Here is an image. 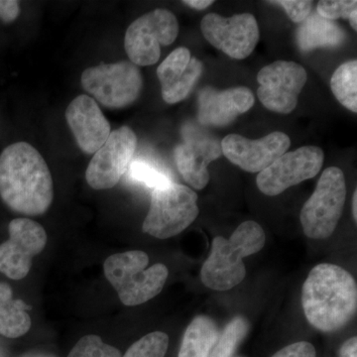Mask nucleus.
<instances>
[{
	"label": "nucleus",
	"mask_w": 357,
	"mask_h": 357,
	"mask_svg": "<svg viewBox=\"0 0 357 357\" xmlns=\"http://www.w3.org/2000/svg\"><path fill=\"white\" fill-rule=\"evenodd\" d=\"M265 241L264 230L253 220L241 223L229 239L215 237L201 270L204 285L211 290L227 291L241 284L246 274L243 258L259 252Z\"/></svg>",
	"instance_id": "7ed1b4c3"
},
{
	"label": "nucleus",
	"mask_w": 357,
	"mask_h": 357,
	"mask_svg": "<svg viewBox=\"0 0 357 357\" xmlns=\"http://www.w3.org/2000/svg\"><path fill=\"white\" fill-rule=\"evenodd\" d=\"M198 119L208 128L229 126L255 105V96L245 86L218 91L206 86L199 91Z\"/></svg>",
	"instance_id": "dca6fc26"
},
{
	"label": "nucleus",
	"mask_w": 357,
	"mask_h": 357,
	"mask_svg": "<svg viewBox=\"0 0 357 357\" xmlns=\"http://www.w3.org/2000/svg\"><path fill=\"white\" fill-rule=\"evenodd\" d=\"M68 357H122L116 347L102 342L95 335L82 337L73 347Z\"/></svg>",
	"instance_id": "bb28decb"
},
{
	"label": "nucleus",
	"mask_w": 357,
	"mask_h": 357,
	"mask_svg": "<svg viewBox=\"0 0 357 357\" xmlns=\"http://www.w3.org/2000/svg\"><path fill=\"white\" fill-rule=\"evenodd\" d=\"M137 147V137L128 126L112 131L109 137L93 154L86 169V178L93 189L115 187L128 171Z\"/></svg>",
	"instance_id": "1a4fd4ad"
},
{
	"label": "nucleus",
	"mask_w": 357,
	"mask_h": 357,
	"mask_svg": "<svg viewBox=\"0 0 357 357\" xmlns=\"http://www.w3.org/2000/svg\"><path fill=\"white\" fill-rule=\"evenodd\" d=\"M65 115L77 145L86 154H95L112 133L109 121L91 96H77L66 109Z\"/></svg>",
	"instance_id": "2eb2a0df"
},
{
	"label": "nucleus",
	"mask_w": 357,
	"mask_h": 357,
	"mask_svg": "<svg viewBox=\"0 0 357 357\" xmlns=\"http://www.w3.org/2000/svg\"><path fill=\"white\" fill-rule=\"evenodd\" d=\"M344 30L333 20L321 17L318 13L310 14L297 31L301 50L310 52L324 47H337L344 43Z\"/></svg>",
	"instance_id": "a211bd4d"
},
{
	"label": "nucleus",
	"mask_w": 357,
	"mask_h": 357,
	"mask_svg": "<svg viewBox=\"0 0 357 357\" xmlns=\"http://www.w3.org/2000/svg\"><path fill=\"white\" fill-rule=\"evenodd\" d=\"M192 56L189 49L178 47L159 66L157 77L161 84L162 91L172 88L184 75Z\"/></svg>",
	"instance_id": "5701e85b"
},
{
	"label": "nucleus",
	"mask_w": 357,
	"mask_h": 357,
	"mask_svg": "<svg viewBox=\"0 0 357 357\" xmlns=\"http://www.w3.org/2000/svg\"><path fill=\"white\" fill-rule=\"evenodd\" d=\"M8 232V241L0 244V272L21 280L31 270L33 258L44 250L48 237L44 227L30 218H15Z\"/></svg>",
	"instance_id": "f8f14e48"
},
{
	"label": "nucleus",
	"mask_w": 357,
	"mask_h": 357,
	"mask_svg": "<svg viewBox=\"0 0 357 357\" xmlns=\"http://www.w3.org/2000/svg\"><path fill=\"white\" fill-rule=\"evenodd\" d=\"M222 155L234 165L249 173H260L287 152L291 140L287 134L276 131L258 140H251L238 134L223 138Z\"/></svg>",
	"instance_id": "4468645a"
},
{
	"label": "nucleus",
	"mask_w": 357,
	"mask_h": 357,
	"mask_svg": "<svg viewBox=\"0 0 357 357\" xmlns=\"http://www.w3.org/2000/svg\"><path fill=\"white\" fill-rule=\"evenodd\" d=\"M21 357H57L54 356V354H48V352L43 351H31L28 352V354H25L24 356Z\"/></svg>",
	"instance_id": "72a5a7b5"
},
{
	"label": "nucleus",
	"mask_w": 357,
	"mask_h": 357,
	"mask_svg": "<svg viewBox=\"0 0 357 357\" xmlns=\"http://www.w3.org/2000/svg\"><path fill=\"white\" fill-rule=\"evenodd\" d=\"M0 198L10 210L31 217L50 208L54 199L50 169L29 143H13L0 154Z\"/></svg>",
	"instance_id": "f257e3e1"
},
{
	"label": "nucleus",
	"mask_w": 357,
	"mask_h": 357,
	"mask_svg": "<svg viewBox=\"0 0 357 357\" xmlns=\"http://www.w3.org/2000/svg\"><path fill=\"white\" fill-rule=\"evenodd\" d=\"M352 215H354V222H357V190L354 192L352 197Z\"/></svg>",
	"instance_id": "f704fd0d"
},
{
	"label": "nucleus",
	"mask_w": 357,
	"mask_h": 357,
	"mask_svg": "<svg viewBox=\"0 0 357 357\" xmlns=\"http://www.w3.org/2000/svg\"><path fill=\"white\" fill-rule=\"evenodd\" d=\"M20 15V3L16 0H0V20L13 23Z\"/></svg>",
	"instance_id": "7c9ffc66"
},
{
	"label": "nucleus",
	"mask_w": 357,
	"mask_h": 357,
	"mask_svg": "<svg viewBox=\"0 0 357 357\" xmlns=\"http://www.w3.org/2000/svg\"><path fill=\"white\" fill-rule=\"evenodd\" d=\"M356 0H323L319 2L317 13L321 17L328 20L335 21L338 18L349 20L351 14L356 11Z\"/></svg>",
	"instance_id": "cd10ccee"
},
{
	"label": "nucleus",
	"mask_w": 357,
	"mask_h": 357,
	"mask_svg": "<svg viewBox=\"0 0 357 357\" xmlns=\"http://www.w3.org/2000/svg\"><path fill=\"white\" fill-rule=\"evenodd\" d=\"M218 337L220 331L213 319L196 317L185 330L178 357H208Z\"/></svg>",
	"instance_id": "aec40b11"
},
{
	"label": "nucleus",
	"mask_w": 357,
	"mask_h": 357,
	"mask_svg": "<svg viewBox=\"0 0 357 357\" xmlns=\"http://www.w3.org/2000/svg\"><path fill=\"white\" fill-rule=\"evenodd\" d=\"M335 98L351 112H357V61L351 60L337 68L331 79Z\"/></svg>",
	"instance_id": "412c9836"
},
{
	"label": "nucleus",
	"mask_w": 357,
	"mask_h": 357,
	"mask_svg": "<svg viewBox=\"0 0 357 357\" xmlns=\"http://www.w3.org/2000/svg\"><path fill=\"white\" fill-rule=\"evenodd\" d=\"M271 357H316V349L310 342H295L284 347Z\"/></svg>",
	"instance_id": "c756f323"
},
{
	"label": "nucleus",
	"mask_w": 357,
	"mask_h": 357,
	"mask_svg": "<svg viewBox=\"0 0 357 357\" xmlns=\"http://www.w3.org/2000/svg\"><path fill=\"white\" fill-rule=\"evenodd\" d=\"M268 2L283 7L290 20L295 23H302L306 20L312 8V1L306 0H276Z\"/></svg>",
	"instance_id": "c85d7f7f"
},
{
	"label": "nucleus",
	"mask_w": 357,
	"mask_h": 357,
	"mask_svg": "<svg viewBox=\"0 0 357 357\" xmlns=\"http://www.w3.org/2000/svg\"><path fill=\"white\" fill-rule=\"evenodd\" d=\"M81 83L96 102L112 109L132 105L143 88L140 69L130 61L88 68L82 74Z\"/></svg>",
	"instance_id": "0eeeda50"
},
{
	"label": "nucleus",
	"mask_w": 357,
	"mask_h": 357,
	"mask_svg": "<svg viewBox=\"0 0 357 357\" xmlns=\"http://www.w3.org/2000/svg\"><path fill=\"white\" fill-rule=\"evenodd\" d=\"M324 163V151L317 146H303L286 152L258 174V189L266 196H278L293 185L316 177Z\"/></svg>",
	"instance_id": "9b49d317"
},
{
	"label": "nucleus",
	"mask_w": 357,
	"mask_h": 357,
	"mask_svg": "<svg viewBox=\"0 0 357 357\" xmlns=\"http://www.w3.org/2000/svg\"><path fill=\"white\" fill-rule=\"evenodd\" d=\"M302 305L307 321L314 328L324 333L337 332L356 316V282L337 265H317L303 285Z\"/></svg>",
	"instance_id": "f03ea898"
},
{
	"label": "nucleus",
	"mask_w": 357,
	"mask_h": 357,
	"mask_svg": "<svg viewBox=\"0 0 357 357\" xmlns=\"http://www.w3.org/2000/svg\"><path fill=\"white\" fill-rule=\"evenodd\" d=\"M222 156V145L211 137L189 138L175 149L178 172L188 184L197 190L204 189L208 184V166Z\"/></svg>",
	"instance_id": "f3484780"
},
{
	"label": "nucleus",
	"mask_w": 357,
	"mask_h": 357,
	"mask_svg": "<svg viewBox=\"0 0 357 357\" xmlns=\"http://www.w3.org/2000/svg\"><path fill=\"white\" fill-rule=\"evenodd\" d=\"M307 79L303 66L292 61H276L258 73V98L271 112L291 114L297 107L298 98Z\"/></svg>",
	"instance_id": "9d476101"
},
{
	"label": "nucleus",
	"mask_w": 357,
	"mask_h": 357,
	"mask_svg": "<svg viewBox=\"0 0 357 357\" xmlns=\"http://www.w3.org/2000/svg\"><path fill=\"white\" fill-rule=\"evenodd\" d=\"M128 172L131 180L142 183L153 190L173 182L166 173L162 172L152 164L144 161L131 162Z\"/></svg>",
	"instance_id": "a878e982"
},
{
	"label": "nucleus",
	"mask_w": 357,
	"mask_h": 357,
	"mask_svg": "<svg viewBox=\"0 0 357 357\" xmlns=\"http://www.w3.org/2000/svg\"><path fill=\"white\" fill-rule=\"evenodd\" d=\"M168 345L165 333H150L134 342L122 357H165Z\"/></svg>",
	"instance_id": "393cba45"
},
{
	"label": "nucleus",
	"mask_w": 357,
	"mask_h": 357,
	"mask_svg": "<svg viewBox=\"0 0 357 357\" xmlns=\"http://www.w3.org/2000/svg\"><path fill=\"white\" fill-rule=\"evenodd\" d=\"M178 34L175 14L167 9H155L129 25L124 37V48L134 65H155L161 56V47L174 43Z\"/></svg>",
	"instance_id": "6e6552de"
},
{
	"label": "nucleus",
	"mask_w": 357,
	"mask_h": 357,
	"mask_svg": "<svg viewBox=\"0 0 357 357\" xmlns=\"http://www.w3.org/2000/svg\"><path fill=\"white\" fill-rule=\"evenodd\" d=\"M197 203L198 196L187 185L172 182L154 189L143 232L159 239L178 236L198 218Z\"/></svg>",
	"instance_id": "39448f33"
},
{
	"label": "nucleus",
	"mask_w": 357,
	"mask_h": 357,
	"mask_svg": "<svg viewBox=\"0 0 357 357\" xmlns=\"http://www.w3.org/2000/svg\"><path fill=\"white\" fill-rule=\"evenodd\" d=\"M32 307L20 299H14L13 289L0 282V335L8 338L22 337L31 328L28 311Z\"/></svg>",
	"instance_id": "6ab92c4d"
},
{
	"label": "nucleus",
	"mask_w": 357,
	"mask_h": 357,
	"mask_svg": "<svg viewBox=\"0 0 357 357\" xmlns=\"http://www.w3.org/2000/svg\"><path fill=\"white\" fill-rule=\"evenodd\" d=\"M148 264L149 257L140 250L116 253L105 260V278L126 306L144 304L163 290L168 278V268L161 263L149 268Z\"/></svg>",
	"instance_id": "20e7f679"
},
{
	"label": "nucleus",
	"mask_w": 357,
	"mask_h": 357,
	"mask_svg": "<svg viewBox=\"0 0 357 357\" xmlns=\"http://www.w3.org/2000/svg\"><path fill=\"white\" fill-rule=\"evenodd\" d=\"M248 319L243 317L231 319L222 333H220L217 344L211 349L208 357H231L248 335Z\"/></svg>",
	"instance_id": "4be33fe9"
},
{
	"label": "nucleus",
	"mask_w": 357,
	"mask_h": 357,
	"mask_svg": "<svg viewBox=\"0 0 357 357\" xmlns=\"http://www.w3.org/2000/svg\"><path fill=\"white\" fill-rule=\"evenodd\" d=\"M213 2L215 1H211V0H185V1H183V3L197 9V10H204L213 4Z\"/></svg>",
	"instance_id": "473e14b6"
},
{
	"label": "nucleus",
	"mask_w": 357,
	"mask_h": 357,
	"mask_svg": "<svg viewBox=\"0 0 357 357\" xmlns=\"http://www.w3.org/2000/svg\"><path fill=\"white\" fill-rule=\"evenodd\" d=\"M201 29L208 43L236 60L249 57L259 40L257 21L250 13L227 18L208 13L202 20Z\"/></svg>",
	"instance_id": "ddd939ff"
},
{
	"label": "nucleus",
	"mask_w": 357,
	"mask_h": 357,
	"mask_svg": "<svg viewBox=\"0 0 357 357\" xmlns=\"http://www.w3.org/2000/svg\"><path fill=\"white\" fill-rule=\"evenodd\" d=\"M347 199L344 174L337 167L326 169L316 190L301 211L300 220L306 236L326 239L337 229Z\"/></svg>",
	"instance_id": "423d86ee"
},
{
	"label": "nucleus",
	"mask_w": 357,
	"mask_h": 357,
	"mask_svg": "<svg viewBox=\"0 0 357 357\" xmlns=\"http://www.w3.org/2000/svg\"><path fill=\"white\" fill-rule=\"evenodd\" d=\"M340 357H357V338L347 340L340 347Z\"/></svg>",
	"instance_id": "2f4dec72"
},
{
	"label": "nucleus",
	"mask_w": 357,
	"mask_h": 357,
	"mask_svg": "<svg viewBox=\"0 0 357 357\" xmlns=\"http://www.w3.org/2000/svg\"><path fill=\"white\" fill-rule=\"evenodd\" d=\"M203 63L199 59L192 57L184 75L181 77L172 88L162 91V98L169 105H174L184 100L191 93L195 84L203 74Z\"/></svg>",
	"instance_id": "b1692460"
},
{
	"label": "nucleus",
	"mask_w": 357,
	"mask_h": 357,
	"mask_svg": "<svg viewBox=\"0 0 357 357\" xmlns=\"http://www.w3.org/2000/svg\"><path fill=\"white\" fill-rule=\"evenodd\" d=\"M349 20L352 29H354V31H357V10L354 11V13L351 14Z\"/></svg>",
	"instance_id": "c9c22d12"
}]
</instances>
